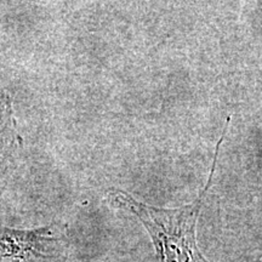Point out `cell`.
I'll return each instance as SVG.
<instances>
[{"instance_id":"obj_1","label":"cell","mask_w":262,"mask_h":262,"mask_svg":"<svg viewBox=\"0 0 262 262\" xmlns=\"http://www.w3.org/2000/svg\"><path fill=\"white\" fill-rule=\"evenodd\" d=\"M231 122V117L222 130V135L216 145L208 182L201 195L191 204L173 209L157 208L139 202L122 189H112L108 193V201L114 208L131 212L145 226L152 239L159 262H209L199 249L196 242V224L201 215L203 204L212 185L216 164L220 156L226 133Z\"/></svg>"},{"instance_id":"obj_2","label":"cell","mask_w":262,"mask_h":262,"mask_svg":"<svg viewBox=\"0 0 262 262\" xmlns=\"http://www.w3.org/2000/svg\"><path fill=\"white\" fill-rule=\"evenodd\" d=\"M67 248V228L60 222L33 229L0 225V262H62Z\"/></svg>"},{"instance_id":"obj_4","label":"cell","mask_w":262,"mask_h":262,"mask_svg":"<svg viewBox=\"0 0 262 262\" xmlns=\"http://www.w3.org/2000/svg\"><path fill=\"white\" fill-rule=\"evenodd\" d=\"M245 262H261L260 260H253V261H245Z\"/></svg>"},{"instance_id":"obj_3","label":"cell","mask_w":262,"mask_h":262,"mask_svg":"<svg viewBox=\"0 0 262 262\" xmlns=\"http://www.w3.org/2000/svg\"><path fill=\"white\" fill-rule=\"evenodd\" d=\"M22 145L9 93L0 89V196L8 185L15 160Z\"/></svg>"}]
</instances>
